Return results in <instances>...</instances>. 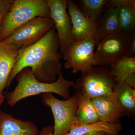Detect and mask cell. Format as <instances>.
<instances>
[{
  "label": "cell",
  "instance_id": "18",
  "mask_svg": "<svg viewBox=\"0 0 135 135\" xmlns=\"http://www.w3.org/2000/svg\"><path fill=\"white\" fill-rule=\"evenodd\" d=\"M111 0H78L76 5L83 15L94 22L110 5Z\"/></svg>",
  "mask_w": 135,
  "mask_h": 135
},
{
  "label": "cell",
  "instance_id": "24",
  "mask_svg": "<svg viewBox=\"0 0 135 135\" xmlns=\"http://www.w3.org/2000/svg\"><path fill=\"white\" fill-rule=\"evenodd\" d=\"M85 135H108L106 133L103 132H97L91 133Z\"/></svg>",
  "mask_w": 135,
  "mask_h": 135
},
{
  "label": "cell",
  "instance_id": "4",
  "mask_svg": "<svg viewBox=\"0 0 135 135\" xmlns=\"http://www.w3.org/2000/svg\"><path fill=\"white\" fill-rule=\"evenodd\" d=\"M79 97L75 94L67 100L57 99L51 93L42 94V104L51 109L54 118L53 135H67L76 126Z\"/></svg>",
  "mask_w": 135,
  "mask_h": 135
},
{
  "label": "cell",
  "instance_id": "26",
  "mask_svg": "<svg viewBox=\"0 0 135 135\" xmlns=\"http://www.w3.org/2000/svg\"><path fill=\"white\" fill-rule=\"evenodd\" d=\"M120 135V134H118V135Z\"/></svg>",
  "mask_w": 135,
  "mask_h": 135
},
{
  "label": "cell",
  "instance_id": "6",
  "mask_svg": "<svg viewBox=\"0 0 135 135\" xmlns=\"http://www.w3.org/2000/svg\"><path fill=\"white\" fill-rule=\"evenodd\" d=\"M96 46L95 40L92 37L73 41L63 55L65 61L64 67L71 69L74 73H82L96 66L94 58Z\"/></svg>",
  "mask_w": 135,
  "mask_h": 135
},
{
  "label": "cell",
  "instance_id": "1",
  "mask_svg": "<svg viewBox=\"0 0 135 135\" xmlns=\"http://www.w3.org/2000/svg\"><path fill=\"white\" fill-rule=\"evenodd\" d=\"M62 56L54 26L39 41L19 50L8 80L7 88L18 74L26 68L31 69L35 77L39 81L47 83L55 82L62 71L60 59Z\"/></svg>",
  "mask_w": 135,
  "mask_h": 135
},
{
  "label": "cell",
  "instance_id": "16",
  "mask_svg": "<svg viewBox=\"0 0 135 135\" xmlns=\"http://www.w3.org/2000/svg\"><path fill=\"white\" fill-rule=\"evenodd\" d=\"M122 129L119 123H108L99 121L91 124H83L74 126L67 135H85L97 132H103L108 135H117Z\"/></svg>",
  "mask_w": 135,
  "mask_h": 135
},
{
  "label": "cell",
  "instance_id": "11",
  "mask_svg": "<svg viewBox=\"0 0 135 135\" xmlns=\"http://www.w3.org/2000/svg\"><path fill=\"white\" fill-rule=\"evenodd\" d=\"M99 121L119 123L120 118L126 116L125 110L114 93L105 94L92 99Z\"/></svg>",
  "mask_w": 135,
  "mask_h": 135
},
{
  "label": "cell",
  "instance_id": "9",
  "mask_svg": "<svg viewBox=\"0 0 135 135\" xmlns=\"http://www.w3.org/2000/svg\"><path fill=\"white\" fill-rule=\"evenodd\" d=\"M50 17L55 24L62 56L73 41L71 23L67 11V0H47Z\"/></svg>",
  "mask_w": 135,
  "mask_h": 135
},
{
  "label": "cell",
  "instance_id": "15",
  "mask_svg": "<svg viewBox=\"0 0 135 135\" xmlns=\"http://www.w3.org/2000/svg\"><path fill=\"white\" fill-rule=\"evenodd\" d=\"M118 9L121 31L125 34L135 31V1L111 0Z\"/></svg>",
  "mask_w": 135,
  "mask_h": 135
},
{
  "label": "cell",
  "instance_id": "17",
  "mask_svg": "<svg viewBox=\"0 0 135 135\" xmlns=\"http://www.w3.org/2000/svg\"><path fill=\"white\" fill-rule=\"evenodd\" d=\"M113 91L123 107L126 115L133 116L135 114V89L123 83L114 81Z\"/></svg>",
  "mask_w": 135,
  "mask_h": 135
},
{
  "label": "cell",
  "instance_id": "25",
  "mask_svg": "<svg viewBox=\"0 0 135 135\" xmlns=\"http://www.w3.org/2000/svg\"><path fill=\"white\" fill-rule=\"evenodd\" d=\"M5 99V97L3 94L0 93V107Z\"/></svg>",
  "mask_w": 135,
  "mask_h": 135
},
{
  "label": "cell",
  "instance_id": "8",
  "mask_svg": "<svg viewBox=\"0 0 135 135\" xmlns=\"http://www.w3.org/2000/svg\"><path fill=\"white\" fill-rule=\"evenodd\" d=\"M126 37V34L120 32L102 39L94 53L96 66L110 65L125 57Z\"/></svg>",
  "mask_w": 135,
  "mask_h": 135
},
{
  "label": "cell",
  "instance_id": "3",
  "mask_svg": "<svg viewBox=\"0 0 135 135\" xmlns=\"http://www.w3.org/2000/svg\"><path fill=\"white\" fill-rule=\"evenodd\" d=\"M50 17L47 0H14L0 31V42L25 23L37 17Z\"/></svg>",
  "mask_w": 135,
  "mask_h": 135
},
{
  "label": "cell",
  "instance_id": "5",
  "mask_svg": "<svg viewBox=\"0 0 135 135\" xmlns=\"http://www.w3.org/2000/svg\"><path fill=\"white\" fill-rule=\"evenodd\" d=\"M114 81L109 68L97 66L82 73L73 88L75 90V94L79 96L92 99L113 93L112 87Z\"/></svg>",
  "mask_w": 135,
  "mask_h": 135
},
{
  "label": "cell",
  "instance_id": "19",
  "mask_svg": "<svg viewBox=\"0 0 135 135\" xmlns=\"http://www.w3.org/2000/svg\"><path fill=\"white\" fill-rule=\"evenodd\" d=\"M79 97L76 113V126L91 124L99 121V117L92 99L86 97L79 96Z\"/></svg>",
  "mask_w": 135,
  "mask_h": 135
},
{
  "label": "cell",
  "instance_id": "20",
  "mask_svg": "<svg viewBox=\"0 0 135 135\" xmlns=\"http://www.w3.org/2000/svg\"><path fill=\"white\" fill-rule=\"evenodd\" d=\"M110 66V72L114 81L124 83L129 77L135 74V57H123Z\"/></svg>",
  "mask_w": 135,
  "mask_h": 135
},
{
  "label": "cell",
  "instance_id": "10",
  "mask_svg": "<svg viewBox=\"0 0 135 135\" xmlns=\"http://www.w3.org/2000/svg\"><path fill=\"white\" fill-rule=\"evenodd\" d=\"M67 11L71 23V35L73 41H79L89 37L96 40L97 21H92L83 15L75 1L67 0Z\"/></svg>",
  "mask_w": 135,
  "mask_h": 135
},
{
  "label": "cell",
  "instance_id": "23",
  "mask_svg": "<svg viewBox=\"0 0 135 135\" xmlns=\"http://www.w3.org/2000/svg\"><path fill=\"white\" fill-rule=\"evenodd\" d=\"M54 127L52 126H48L43 128L38 135H53Z\"/></svg>",
  "mask_w": 135,
  "mask_h": 135
},
{
  "label": "cell",
  "instance_id": "7",
  "mask_svg": "<svg viewBox=\"0 0 135 135\" xmlns=\"http://www.w3.org/2000/svg\"><path fill=\"white\" fill-rule=\"evenodd\" d=\"M55 26L50 17H37L18 27L1 43L25 47L36 43Z\"/></svg>",
  "mask_w": 135,
  "mask_h": 135
},
{
  "label": "cell",
  "instance_id": "13",
  "mask_svg": "<svg viewBox=\"0 0 135 135\" xmlns=\"http://www.w3.org/2000/svg\"><path fill=\"white\" fill-rule=\"evenodd\" d=\"M19 46L0 42V93L7 88L8 80L18 55Z\"/></svg>",
  "mask_w": 135,
  "mask_h": 135
},
{
  "label": "cell",
  "instance_id": "2",
  "mask_svg": "<svg viewBox=\"0 0 135 135\" xmlns=\"http://www.w3.org/2000/svg\"><path fill=\"white\" fill-rule=\"evenodd\" d=\"M16 77L17 85L13 91L6 94L5 97L8 104L12 106L27 97L45 93L57 94L67 100L71 97L70 88L75 84L72 81L65 79L62 71L59 74L58 79L51 83H44L36 79L29 68L23 69Z\"/></svg>",
  "mask_w": 135,
  "mask_h": 135
},
{
  "label": "cell",
  "instance_id": "22",
  "mask_svg": "<svg viewBox=\"0 0 135 135\" xmlns=\"http://www.w3.org/2000/svg\"><path fill=\"white\" fill-rule=\"evenodd\" d=\"M13 1L14 0H0V31L4 18Z\"/></svg>",
  "mask_w": 135,
  "mask_h": 135
},
{
  "label": "cell",
  "instance_id": "14",
  "mask_svg": "<svg viewBox=\"0 0 135 135\" xmlns=\"http://www.w3.org/2000/svg\"><path fill=\"white\" fill-rule=\"evenodd\" d=\"M121 32L118 9L111 3L97 21V46L101 40L113 34Z\"/></svg>",
  "mask_w": 135,
  "mask_h": 135
},
{
  "label": "cell",
  "instance_id": "12",
  "mask_svg": "<svg viewBox=\"0 0 135 135\" xmlns=\"http://www.w3.org/2000/svg\"><path fill=\"white\" fill-rule=\"evenodd\" d=\"M37 127L30 121L14 118L0 110V135H37Z\"/></svg>",
  "mask_w": 135,
  "mask_h": 135
},
{
  "label": "cell",
  "instance_id": "21",
  "mask_svg": "<svg viewBox=\"0 0 135 135\" xmlns=\"http://www.w3.org/2000/svg\"><path fill=\"white\" fill-rule=\"evenodd\" d=\"M126 34L125 57H135V31Z\"/></svg>",
  "mask_w": 135,
  "mask_h": 135
}]
</instances>
